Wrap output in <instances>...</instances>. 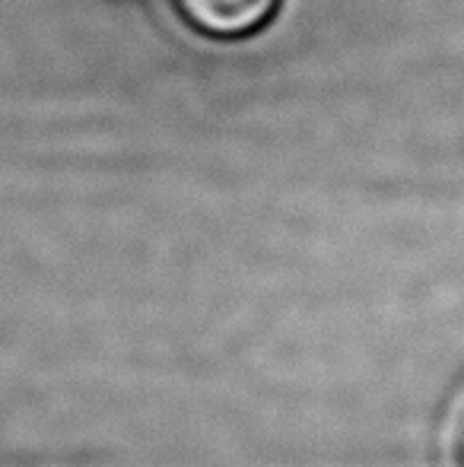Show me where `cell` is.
<instances>
[{"instance_id":"1","label":"cell","mask_w":464,"mask_h":467,"mask_svg":"<svg viewBox=\"0 0 464 467\" xmlns=\"http://www.w3.org/2000/svg\"><path fill=\"white\" fill-rule=\"evenodd\" d=\"M175 13L198 36L235 42L261 32L280 10V0H172Z\"/></svg>"},{"instance_id":"2","label":"cell","mask_w":464,"mask_h":467,"mask_svg":"<svg viewBox=\"0 0 464 467\" xmlns=\"http://www.w3.org/2000/svg\"><path fill=\"white\" fill-rule=\"evenodd\" d=\"M459 462L464 467V420H461V430H459Z\"/></svg>"}]
</instances>
